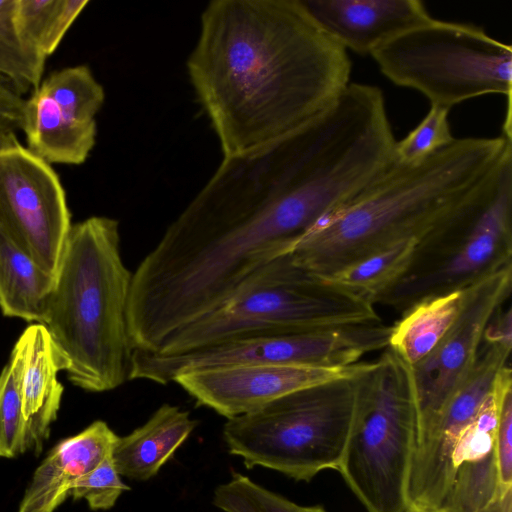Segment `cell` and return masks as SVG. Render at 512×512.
<instances>
[{
	"mask_svg": "<svg viewBox=\"0 0 512 512\" xmlns=\"http://www.w3.org/2000/svg\"><path fill=\"white\" fill-rule=\"evenodd\" d=\"M223 158L248 155L298 129L350 83L347 50L301 0H215L187 60Z\"/></svg>",
	"mask_w": 512,
	"mask_h": 512,
	"instance_id": "cell-1",
	"label": "cell"
},
{
	"mask_svg": "<svg viewBox=\"0 0 512 512\" xmlns=\"http://www.w3.org/2000/svg\"><path fill=\"white\" fill-rule=\"evenodd\" d=\"M512 139L459 138L416 163L388 166L302 235L290 252L323 278L374 253L427 237L493 167Z\"/></svg>",
	"mask_w": 512,
	"mask_h": 512,
	"instance_id": "cell-2",
	"label": "cell"
},
{
	"mask_svg": "<svg viewBox=\"0 0 512 512\" xmlns=\"http://www.w3.org/2000/svg\"><path fill=\"white\" fill-rule=\"evenodd\" d=\"M131 281L117 220L92 216L72 224L43 324L69 361V381L85 391H110L128 380Z\"/></svg>",
	"mask_w": 512,
	"mask_h": 512,
	"instance_id": "cell-3",
	"label": "cell"
},
{
	"mask_svg": "<svg viewBox=\"0 0 512 512\" xmlns=\"http://www.w3.org/2000/svg\"><path fill=\"white\" fill-rule=\"evenodd\" d=\"M512 265V146L417 245L406 273L376 300L403 315Z\"/></svg>",
	"mask_w": 512,
	"mask_h": 512,
	"instance_id": "cell-4",
	"label": "cell"
},
{
	"mask_svg": "<svg viewBox=\"0 0 512 512\" xmlns=\"http://www.w3.org/2000/svg\"><path fill=\"white\" fill-rule=\"evenodd\" d=\"M375 305L282 255L228 299L167 336L153 352L171 355L258 333H294L379 323Z\"/></svg>",
	"mask_w": 512,
	"mask_h": 512,
	"instance_id": "cell-5",
	"label": "cell"
},
{
	"mask_svg": "<svg viewBox=\"0 0 512 512\" xmlns=\"http://www.w3.org/2000/svg\"><path fill=\"white\" fill-rule=\"evenodd\" d=\"M511 389L508 364L487 397L475 386H462L419 432L407 481L409 506L428 512H479L503 493L495 431L501 399Z\"/></svg>",
	"mask_w": 512,
	"mask_h": 512,
	"instance_id": "cell-6",
	"label": "cell"
},
{
	"mask_svg": "<svg viewBox=\"0 0 512 512\" xmlns=\"http://www.w3.org/2000/svg\"><path fill=\"white\" fill-rule=\"evenodd\" d=\"M419 432L412 366L386 348L357 378L352 425L338 471L368 512H402Z\"/></svg>",
	"mask_w": 512,
	"mask_h": 512,
	"instance_id": "cell-7",
	"label": "cell"
},
{
	"mask_svg": "<svg viewBox=\"0 0 512 512\" xmlns=\"http://www.w3.org/2000/svg\"><path fill=\"white\" fill-rule=\"evenodd\" d=\"M359 376L305 388L228 419L223 437L229 452L247 468H269L297 481L308 482L325 469L338 470Z\"/></svg>",
	"mask_w": 512,
	"mask_h": 512,
	"instance_id": "cell-8",
	"label": "cell"
},
{
	"mask_svg": "<svg viewBox=\"0 0 512 512\" xmlns=\"http://www.w3.org/2000/svg\"><path fill=\"white\" fill-rule=\"evenodd\" d=\"M396 85L447 107L486 94L507 97L511 113L512 47L472 24L432 19L387 41L371 54Z\"/></svg>",
	"mask_w": 512,
	"mask_h": 512,
	"instance_id": "cell-9",
	"label": "cell"
},
{
	"mask_svg": "<svg viewBox=\"0 0 512 512\" xmlns=\"http://www.w3.org/2000/svg\"><path fill=\"white\" fill-rule=\"evenodd\" d=\"M388 326L361 324L294 333H258L161 355L132 350L128 380L165 385L183 372L221 366L287 364L343 367L388 346Z\"/></svg>",
	"mask_w": 512,
	"mask_h": 512,
	"instance_id": "cell-10",
	"label": "cell"
},
{
	"mask_svg": "<svg viewBox=\"0 0 512 512\" xmlns=\"http://www.w3.org/2000/svg\"><path fill=\"white\" fill-rule=\"evenodd\" d=\"M71 226L65 191L51 165L14 132L0 135V229L55 276Z\"/></svg>",
	"mask_w": 512,
	"mask_h": 512,
	"instance_id": "cell-11",
	"label": "cell"
},
{
	"mask_svg": "<svg viewBox=\"0 0 512 512\" xmlns=\"http://www.w3.org/2000/svg\"><path fill=\"white\" fill-rule=\"evenodd\" d=\"M105 93L86 65L53 72L25 99L27 148L49 163L79 165L96 142L95 116Z\"/></svg>",
	"mask_w": 512,
	"mask_h": 512,
	"instance_id": "cell-12",
	"label": "cell"
},
{
	"mask_svg": "<svg viewBox=\"0 0 512 512\" xmlns=\"http://www.w3.org/2000/svg\"><path fill=\"white\" fill-rule=\"evenodd\" d=\"M512 265L473 285L445 336L412 367L419 411V432L443 410L478 358L487 323L511 293ZM418 432V434H419Z\"/></svg>",
	"mask_w": 512,
	"mask_h": 512,
	"instance_id": "cell-13",
	"label": "cell"
},
{
	"mask_svg": "<svg viewBox=\"0 0 512 512\" xmlns=\"http://www.w3.org/2000/svg\"><path fill=\"white\" fill-rule=\"evenodd\" d=\"M372 365L373 362L343 367L287 364L221 366L183 372L172 382L181 386L199 405L230 419L305 388L357 377Z\"/></svg>",
	"mask_w": 512,
	"mask_h": 512,
	"instance_id": "cell-14",
	"label": "cell"
},
{
	"mask_svg": "<svg viewBox=\"0 0 512 512\" xmlns=\"http://www.w3.org/2000/svg\"><path fill=\"white\" fill-rule=\"evenodd\" d=\"M317 25L345 50L371 54L433 18L419 0H301Z\"/></svg>",
	"mask_w": 512,
	"mask_h": 512,
	"instance_id": "cell-15",
	"label": "cell"
},
{
	"mask_svg": "<svg viewBox=\"0 0 512 512\" xmlns=\"http://www.w3.org/2000/svg\"><path fill=\"white\" fill-rule=\"evenodd\" d=\"M21 356L20 390L28 450L41 451L56 420L64 388L58 380L69 361L46 326L29 325L18 338Z\"/></svg>",
	"mask_w": 512,
	"mask_h": 512,
	"instance_id": "cell-16",
	"label": "cell"
},
{
	"mask_svg": "<svg viewBox=\"0 0 512 512\" xmlns=\"http://www.w3.org/2000/svg\"><path fill=\"white\" fill-rule=\"evenodd\" d=\"M117 438L106 422L96 420L60 441L35 470L18 512H54L75 482L111 454Z\"/></svg>",
	"mask_w": 512,
	"mask_h": 512,
	"instance_id": "cell-17",
	"label": "cell"
},
{
	"mask_svg": "<svg viewBox=\"0 0 512 512\" xmlns=\"http://www.w3.org/2000/svg\"><path fill=\"white\" fill-rule=\"evenodd\" d=\"M197 422L187 411L161 405L142 426L117 438L111 457L120 476L145 481L155 476L189 437Z\"/></svg>",
	"mask_w": 512,
	"mask_h": 512,
	"instance_id": "cell-18",
	"label": "cell"
},
{
	"mask_svg": "<svg viewBox=\"0 0 512 512\" xmlns=\"http://www.w3.org/2000/svg\"><path fill=\"white\" fill-rule=\"evenodd\" d=\"M55 276L0 229V309L4 316L43 324Z\"/></svg>",
	"mask_w": 512,
	"mask_h": 512,
	"instance_id": "cell-19",
	"label": "cell"
},
{
	"mask_svg": "<svg viewBox=\"0 0 512 512\" xmlns=\"http://www.w3.org/2000/svg\"><path fill=\"white\" fill-rule=\"evenodd\" d=\"M470 288L429 298L413 306L392 325L388 348L412 367L419 363L453 325Z\"/></svg>",
	"mask_w": 512,
	"mask_h": 512,
	"instance_id": "cell-20",
	"label": "cell"
},
{
	"mask_svg": "<svg viewBox=\"0 0 512 512\" xmlns=\"http://www.w3.org/2000/svg\"><path fill=\"white\" fill-rule=\"evenodd\" d=\"M417 245L413 239L397 243L322 279L374 304L409 269Z\"/></svg>",
	"mask_w": 512,
	"mask_h": 512,
	"instance_id": "cell-21",
	"label": "cell"
},
{
	"mask_svg": "<svg viewBox=\"0 0 512 512\" xmlns=\"http://www.w3.org/2000/svg\"><path fill=\"white\" fill-rule=\"evenodd\" d=\"M22 356L15 343L0 374V457L13 458L28 451L20 390Z\"/></svg>",
	"mask_w": 512,
	"mask_h": 512,
	"instance_id": "cell-22",
	"label": "cell"
},
{
	"mask_svg": "<svg viewBox=\"0 0 512 512\" xmlns=\"http://www.w3.org/2000/svg\"><path fill=\"white\" fill-rule=\"evenodd\" d=\"M213 504L224 512H327L319 505H298L242 474L215 489Z\"/></svg>",
	"mask_w": 512,
	"mask_h": 512,
	"instance_id": "cell-23",
	"label": "cell"
},
{
	"mask_svg": "<svg viewBox=\"0 0 512 512\" xmlns=\"http://www.w3.org/2000/svg\"><path fill=\"white\" fill-rule=\"evenodd\" d=\"M16 0H0V75L10 80L21 95L41 84L44 63L22 46L14 25Z\"/></svg>",
	"mask_w": 512,
	"mask_h": 512,
	"instance_id": "cell-24",
	"label": "cell"
},
{
	"mask_svg": "<svg viewBox=\"0 0 512 512\" xmlns=\"http://www.w3.org/2000/svg\"><path fill=\"white\" fill-rule=\"evenodd\" d=\"M449 111L447 107L431 104L422 121L402 140L396 141L392 160L404 164L420 162L453 142Z\"/></svg>",
	"mask_w": 512,
	"mask_h": 512,
	"instance_id": "cell-25",
	"label": "cell"
},
{
	"mask_svg": "<svg viewBox=\"0 0 512 512\" xmlns=\"http://www.w3.org/2000/svg\"><path fill=\"white\" fill-rule=\"evenodd\" d=\"M126 490L130 487L122 482L110 454L75 482L70 496L75 500L85 499L92 510H108Z\"/></svg>",
	"mask_w": 512,
	"mask_h": 512,
	"instance_id": "cell-26",
	"label": "cell"
},
{
	"mask_svg": "<svg viewBox=\"0 0 512 512\" xmlns=\"http://www.w3.org/2000/svg\"><path fill=\"white\" fill-rule=\"evenodd\" d=\"M495 448L500 490L512 488V389L502 397L495 431Z\"/></svg>",
	"mask_w": 512,
	"mask_h": 512,
	"instance_id": "cell-27",
	"label": "cell"
},
{
	"mask_svg": "<svg viewBox=\"0 0 512 512\" xmlns=\"http://www.w3.org/2000/svg\"><path fill=\"white\" fill-rule=\"evenodd\" d=\"M88 3L87 0H55L43 43L46 58L57 49L68 29Z\"/></svg>",
	"mask_w": 512,
	"mask_h": 512,
	"instance_id": "cell-28",
	"label": "cell"
},
{
	"mask_svg": "<svg viewBox=\"0 0 512 512\" xmlns=\"http://www.w3.org/2000/svg\"><path fill=\"white\" fill-rule=\"evenodd\" d=\"M25 98L13 83L0 75V123L15 131L22 130Z\"/></svg>",
	"mask_w": 512,
	"mask_h": 512,
	"instance_id": "cell-29",
	"label": "cell"
},
{
	"mask_svg": "<svg viewBox=\"0 0 512 512\" xmlns=\"http://www.w3.org/2000/svg\"><path fill=\"white\" fill-rule=\"evenodd\" d=\"M482 342L512 348V309L503 305L497 309L486 325Z\"/></svg>",
	"mask_w": 512,
	"mask_h": 512,
	"instance_id": "cell-30",
	"label": "cell"
},
{
	"mask_svg": "<svg viewBox=\"0 0 512 512\" xmlns=\"http://www.w3.org/2000/svg\"><path fill=\"white\" fill-rule=\"evenodd\" d=\"M479 512H512V488L501 493L494 501Z\"/></svg>",
	"mask_w": 512,
	"mask_h": 512,
	"instance_id": "cell-31",
	"label": "cell"
},
{
	"mask_svg": "<svg viewBox=\"0 0 512 512\" xmlns=\"http://www.w3.org/2000/svg\"><path fill=\"white\" fill-rule=\"evenodd\" d=\"M10 132H14V131H12L11 129H9L8 127H6L5 125L0 123V135L10 133Z\"/></svg>",
	"mask_w": 512,
	"mask_h": 512,
	"instance_id": "cell-32",
	"label": "cell"
},
{
	"mask_svg": "<svg viewBox=\"0 0 512 512\" xmlns=\"http://www.w3.org/2000/svg\"><path fill=\"white\" fill-rule=\"evenodd\" d=\"M402 512H428V511H425V510H421V509H417V508H414V507H411V506H408L405 510H403Z\"/></svg>",
	"mask_w": 512,
	"mask_h": 512,
	"instance_id": "cell-33",
	"label": "cell"
},
{
	"mask_svg": "<svg viewBox=\"0 0 512 512\" xmlns=\"http://www.w3.org/2000/svg\"><path fill=\"white\" fill-rule=\"evenodd\" d=\"M3 135V134H2Z\"/></svg>",
	"mask_w": 512,
	"mask_h": 512,
	"instance_id": "cell-34",
	"label": "cell"
}]
</instances>
